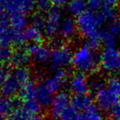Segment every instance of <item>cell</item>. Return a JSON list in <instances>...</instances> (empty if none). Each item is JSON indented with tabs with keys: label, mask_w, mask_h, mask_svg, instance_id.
I'll use <instances>...</instances> for the list:
<instances>
[{
	"label": "cell",
	"mask_w": 120,
	"mask_h": 120,
	"mask_svg": "<svg viewBox=\"0 0 120 120\" xmlns=\"http://www.w3.org/2000/svg\"><path fill=\"white\" fill-rule=\"evenodd\" d=\"M78 32L86 38L88 45L93 50L97 49L102 43V26L105 23L97 12L87 10L77 18Z\"/></svg>",
	"instance_id": "obj_1"
},
{
	"label": "cell",
	"mask_w": 120,
	"mask_h": 120,
	"mask_svg": "<svg viewBox=\"0 0 120 120\" xmlns=\"http://www.w3.org/2000/svg\"><path fill=\"white\" fill-rule=\"evenodd\" d=\"M72 64L80 73H93L100 66L99 56H98L95 50L85 45L79 47L74 52Z\"/></svg>",
	"instance_id": "obj_2"
},
{
	"label": "cell",
	"mask_w": 120,
	"mask_h": 120,
	"mask_svg": "<svg viewBox=\"0 0 120 120\" xmlns=\"http://www.w3.org/2000/svg\"><path fill=\"white\" fill-rule=\"evenodd\" d=\"M73 54L74 52L72 51L71 48L63 44L53 48L50 58L51 67L55 71L67 68L70 64H72Z\"/></svg>",
	"instance_id": "obj_3"
},
{
	"label": "cell",
	"mask_w": 120,
	"mask_h": 120,
	"mask_svg": "<svg viewBox=\"0 0 120 120\" xmlns=\"http://www.w3.org/2000/svg\"><path fill=\"white\" fill-rule=\"evenodd\" d=\"M64 15L59 8H52L45 16L44 34L48 38L54 39L59 34L60 28L64 20Z\"/></svg>",
	"instance_id": "obj_4"
},
{
	"label": "cell",
	"mask_w": 120,
	"mask_h": 120,
	"mask_svg": "<svg viewBox=\"0 0 120 120\" xmlns=\"http://www.w3.org/2000/svg\"><path fill=\"white\" fill-rule=\"evenodd\" d=\"M120 60V51L115 46H107L99 55V65L106 73L117 71Z\"/></svg>",
	"instance_id": "obj_5"
},
{
	"label": "cell",
	"mask_w": 120,
	"mask_h": 120,
	"mask_svg": "<svg viewBox=\"0 0 120 120\" xmlns=\"http://www.w3.org/2000/svg\"><path fill=\"white\" fill-rule=\"evenodd\" d=\"M71 98L66 92L60 91L55 93L49 105L51 115L54 118L60 117L61 114L71 106Z\"/></svg>",
	"instance_id": "obj_6"
},
{
	"label": "cell",
	"mask_w": 120,
	"mask_h": 120,
	"mask_svg": "<svg viewBox=\"0 0 120 120\" xmlns=\"http://www.w3.org/2000/svg\"><path fill=\"white\" fill-rule=\"evenodd\" d=\"M29 56L34 62L39 64H46L50 61L51 51L49 47L41 43L30 44L25 48Z\"/></svg>",
	"instance_id": "obj_7"
},
{
	"label": "cell",
	"mask_w": 120,
	"mask_h": 120,
	"mask_svg": "<svg viewBox=\"0 0 120 120\" xmlns=\"http://www.w3.org/2000/svg\"><path fill=\"white\" fill-rule=\"evenodd\" d=\"M36 0H8L5 11L9 15L15 12L27 15L35 8Z\"/></svg>",
	"instance_id": "obj_8"
},
{
	"label": "cell",
	"mask_w": 120,
	"mask_h": 120,
	"mask_svg": "<svg viewBox=\"0 0 120 120\" xmlns=\"http://www.w3.org/2000/svg\"><path fill=\"white\" fill-rule=\"evenodd\" d=\"M67 80V73L64 70H59L55 71L53 74L47 78L44 83L52 93H57L65 86Z\"/></svg>",
	"instance_id": "obj_9"
},
{
	"label": "cell",
	"mask_w": 120,
	"mask_h": 120,
	"mask_svg": "<svg viewBox=\"0 0 120 120\" xmlns=\"http://www.w3.org/2000/svg\"><path fill=\"white\" fill-rule=\"evenodd\" d=\"M69 87L74 95L85 94L90 90V80L85 74L78 72L71 77Z\"/></svg>",
	"instance_id": "obj_10"
},
{
	"label": "cell",
	"mask_w": 120,
	"mask_h": 120,
	"mask_svg": "<svg viewBox=\"0 0 120 120\" xmlns=\"http://www.w3.org/2000/svg\"><path fill=\"white\" fill-rule=\"evenodd\" d=\"M95 96L97 106L102 110H109L114 103L119 99V98L113 94L107 87L101 90L95 94Z\"/></svg>",
	"instance_id": "obj_11"
},
{
	"label": "cell",
	"mask_w": 120,
	"mask_h": 120,
	"mask_svg": "<svg viewBox=\"0 0 120 120\" xmlns=\"http://www.w3.org/2000/svg\"><path fill=\"white\" fill-rule=\"evenodd\" d=\"M78 27L77 20L72 16L64 17L61 24L59 35L65 40H71L77 35Z\"/></svg>",
	"instance_id": "obj_12"
},
{
	"label": "cell",
	"mask_w": 120,
	"mask_h": 120,
	"mask_svg": "<svg viewBox=\"0 0 120 120\" xmlns=\"http://www.w3.org/2000/svg\"><path fill=\"white\" fill-rule=\"evenodd\" d=\"M22 101L19 97L0 96V115L8 117L15 109L22 106Z\"/></svg>",
	"instance_id": "obj_13"
},
{
	"label": "cell",
	"mask_w": 120,
	"mask_h": 120,
	"mask_svg": "<svg viewBox=\"0 0 120 120\" xmlns=\"http://www.w3.org/2000/svg\"><path fill=\"white\" fill-rule=\"evenodd\" d=\"M120 35V25L119 23L112 22L108 24L102 29L101 34L102 42L107 46H114L116 38Z\"/></svg>",
	"instance_id": "obj_14"
},
{
	"label": "cell",
	"mask_w": 120,
	"mask_h": 120,
	"mask_svg": "<svg viewBox=\"0 0 120 120\" xmlns=\"http://www.w3.org/2000/svg\"><path fill=\"white\" fill-rule=\"evenodd\" d=\"M20 89L21 85L11 72L8 74L5 80L0 87V92L3 96L14 97L17 93L19 94Z\"/></svg>",
	"instance_id": "obj_15"
},
{
	"label": "cell",
	"mask_w": 120,
	"mask_h": 120,
	"mask_svg": "<svg viewBox=\"0 0 120 120\" xmlns=\"http://www.w3.org/2000/svg\"><path fill=\"white\" fill-rule=\"evenodd\" d=\"M93 105V99L88 93L85 94H77L71 97V106L78 111L86 110Z\"/></svg>",
	"instance_id": "obj_16"
},
{
	"label": "cell",
	"mask_w": 120,
	"mask_h": 120,
	"mask_svg": "<svg viewBox=\"0 0 120 120\" xmlns=\"http://www.w3.org/2000/svg\"><path fill=\"white\" fill-rule=\"evenodd\" d=\"M10 26L12 29L17 31H23L28 28V25L30 20L28 19L26 15L19 12H15L8 15Z\"/></svg>",
	"instance_id": "obj_17"
},
{
	"label": "cell",
	"mask_w": 120,
	"mask_h": 120,
	"mask_svg": "<svg viewBox=\"0 0 120 120\" xmlns=\"http://www.w3.org/2000/svg\"><path fill=\"white\" fill-rule=\"evenodd\" d=\"M31 60V57L26 49L19 48L13 51L12 57L11 59V64L15 66V67H26Z\"/></svg>",
	"instance_id": "obj_18"
},
{
	"label": "cell",
	"mask_w": 120,
	"mask_h": 120,
	"mask_svg": "<svg viewBox=\"0 0 120 120\" xmlns=\"http://www.w3.org/2000/svg\"><path fill=\"white\" fill-rule=\"evenodd\" d=\"M53 96V93L48 89L45 83H41L37 86L36 100L41 107L49 106Z\"/></svg>",
	"instance_id": "obj_19"
},
{
	"label": "cell",
	"mask_w": 120,
	"mask_h": 120,
	"mask_svg": "<svg viewBox=\"0 0 120 120\" xmlns=\"http://www.w3.org/2000/svg\"><path fill=\"white\" fill-rule=\"evenodd\" d=\"M37 93V85H35L33 80H31L28 83L21 86L19 92L18 97L22 102L30 99H36Z\"/></svg>",
	"instance_id": "obj_20"
},
{
	"label": "cell",
	"mask_w": 120,
	"mask_h": 120,
	"mask_svg": "<svg viewBox=\"0 0 120 120\" xmlns=\"http://www.w3.org/2000/svg\"><path fill=\"white\" fill-rule=\"evenodd\" d=\"M67 11L72 17H79L88 10L86 0H71L67 5Z\"/></svg>",
	"instance_id": "obj_21"
},
{
	"label": "cell",
	"mask_w": 120,
	"mask_h": 120,
	"mask_svg": "<svg viewBox=\"0 0 120 120\" xmlns=\"http://www.w3.org/2000/svg\"><path fill=\"white\" fill-rule=\"evenodd\" d=\"M97 13L105 24H109V23L114 22V20L117 18L118 11L116 10L114 6L104 5Z\"/></svg>",
	"instance_id": "obj_22"
},
{
	"label": "cell",
	"mask_w": 120,
	"mask_h": 120,
	"mask_svg": "<svg viewBox=\"0 0 120 120\" xmlns=\"http://www.w3.org/2000/svg\"><path fill=\"white\" fill-rule=\"evenodd\" d=\"M24 31L28 43L31 42V44H39L42 41L43 33L42 31L40 29L30 25L25 29Z\"/></svg>",
	"instance_id": "obj_23"
},
{
	"label": "cell",
	"mask_w": 120,
	"mask_h": 120,
	"mask_svg": "<svg viewBox=\"0 0 120 120\" xmlns=\"http://www.w3.org/2000/svg\"><path fill=\"white\" fill-rule=\"evenodd\" d=\"M11 73L15 76V77L16 78V80L19 81L21 86L32 80L30 71L26 67H15L14 71H12Z\"/></svg>",
	"instance_id": "obj_24"
},
{
	"label": "cell",
	"mask_w": 120,
	"mask_h": 120,
	"mask_svg": "<svg viewBox=\"0 0 120 120\" xmlns=\"http://www.w3.org/2000/svg\"><path fill=\"white\" fill-rule=\"evenodd\" d=\"M83 120H105V116L103 112H102L97 106L92 105L83 113Z\"/></svg>",
	"instance_id": "obj_25"
},
{
	"label": "cell",
	"mask_w": 120,
	"mask_h": 120,
	"mask_svg": "<svg viewBox=\"0 0 120 120\" xmlns=\"http://www.w3.org/2000/svg\"><path fill=\"white\" fill-rule=\"evenodd\" d=\"M22 107L30 117L40 115L42 108L36 99H30L23 102Z\"/></svg>",
	"instance_id": "obj_26"
},
{
	"label": "cell",
	"mask_w": 120,
	"mask_h": 120,
	"mask_svg": "<svg viewBox=\"0 0 120 120\" xmlns=\"http://www.w3.org/2000/svg\"><path fill=\"white\" fill-rule=\"evenodd\" d=\"M60 120H83V116L81 112L70 106L60 116Z\"/></svg>",
	"instance_id": "obj_27"
},
{
	"label": "cell",
	"mask_w": 120,
	"mask_h": 120,
	"mask_svg": "<svg viewBox=\"0 0 120 120\" xmlns=\"http://www.w3.org/2000/svg\"><path fill=\"white\" fill-rule=\"evenodd\" d=\"M105 87H106V84H105L104 80L101 77L94 76L90 80V90L94 94H96Z\"/></svg>",
	"instance_id": "obj_28"
},
{
	"label": "cell",
	"mask_w": 120,
	"mask_h": 120,
	"mask_svg": "<svg viewBox=\"0 0 120 120\" xmlns=\"http://www.w3.org/2000/svg\"><path fill=\"white\" fill-rule=\"evenodd\" d=\"M106 87L117 97L120 98V77H111L109 78Z\"/></svg>",
	"instance_id": "obj_29"
},
{
	"label": "cell",
	"mask_w": 120,
	"mask_h": 120,
	"mask_svg": "<svg viewBox=\"0 0 120 120\" xmlns=\"http://www.w3.org/2000/svg\"><path fill=\"white\" fill-rule=\"evenodd\" d=\"M12 54L13 51L10 48V46L3 45L0 44V64L5 65V64L11 62Z\"/></svg>",
	"instance_id": "obj_30"
},
{
	"label": "cell",
	"mask_w": 120,
	"mask_h": 120,
	"mask_svg": "<svg viewBox=\"0 0 120 120\" xmlns=\"http://www.w3.org/2000/svg\"><path fill=\"white\" fill-rule=\"evenodd\" d=\"M31 25L43 31L45 25V17H44L41 13H35L31 17Z\"/></svg>",
	"instance_id": "obj_31"
},
{
	"label": "cell",
	"mask_w": 120,
	"mask_h": 120,
	"mask_svg": "<svg viewBox=\"0 0 120 120\" xmlns=\"http://www.w3.org/2000/svg\"><path fill=\"white\" fill-rule=\"evenodd\" d=\"M10 28L9 17L4 11L0 12V38L5 33H6Z\"/></svg>",
	"instance_id": "obj_32"
},
{
	"label": "cell",
	"mask_w": 120,
	"mask_h": 120,
	"mask_svg": "<svg viewBox=\"0 0 120 120\" xmlns=\"http://www.w3.org/2000/svg\"><path fill=\"white\" fill-rule=\"evenodd\" d=\"M20 107L14 111L11 115L8 117V120H29L31 117L27 112L23 109L22 107Z\"/></svg>",
	"instance_id": "obj_33"
},
{
	"label": "cell",
	"mask_w": 120,
	"mask_h": 120,
	"mask_svg": "<svg viewBox=\"0 0 120 120\" xmlns=\"http://www.w3.org/2000/svg\"><path fill=\"white\" fill-rule=\"evenodd\" d=\"M52 5H53L51 0H36L35 8H37L41 13H48L52 8Z\"/></svg>",
	"instance_id": "obj_34"
},
{
	"label": "cell",
	"mask_w": 120,
	"mask_h": 120,
	"mask_svg": "<svg viewBox=\"0 0 120 120\" xmlns=\"http://www.w3.org/2000/svg\"><path fill=\"white\" fill-rule=\"evenodd\" d=\"M103 5H104L100 0H88L87 1L88 10L93 11V12H98Z\"/></svg>",
	"instance_id": "obj_35"
},
{
	"label": "cell",
	"mask_w": 120,
	"mask_h": 120,
	"mask_svg": "<svg viewBox=\"0 0 120 120\" xmlns=\"http://www.w3.org/2000/svg\"><path fill=\"white\" fill-rule=\"evenodd\" d=\"M109 112L112 119H120V99L114 103L109 109Z\"/></svg>",
	"instance_id": "obj_36"
},
{
	"label": "cell",
	"mask_w": 120,
	"mask_h": 120,
	"mask_svg": "<svg viewBox=\"0 0 120 120\" xmlns=\"http://www.w3.org/2000/svg\"><path fill=\"white\" fill-rule=\"evenodd\" d=\"M8 74L9 73H8L7 67H5V65L0 64V87H1L2 83H4Z\"/></svg>",
	"instance_id": "obj_37"
},
{
	"label": "cell",
	"mask_w": 120,
	"mask_h": 120,
	"mask_svg": "<svg viewBox=\"0 0 120 120\" xmlns=\"http://www.w3.org/2000/svg\"><path fill=\"white\" fill-rule=\"evenodd\" d=\"M52 2V5L56 8H60L63 6L67 5L71 0H51Z\"/></svg>",
	"instance_id": "obj_38"
},
{
	"label": "cell",
	"mask_w": 120,
	"mask_h": 120,
	"mask_svg": "<svg viewBox=\"0 0 120 120\" xmlns=\"http://www.w3.org/2000/svg\"><path fill=\"white\" fill-rule=\"evenodd\" d=\"M102 4L105 5H110V6H114L116 5L120 0H100Z\"/></svg>",
	"instance_id": "obj_39"
},
{
	"label": "cell",
	"mask_w": 120,
	"mask_h": 120,
	"mask_svg": "<svg viewBox=\"0 0 120 120\" xmlns=\"http://www.w3.org/2000/svg\"><path fill=\"white\" fill-rule=\"evenodd\" d=\"M8 0H0V12H3Z\"/></svg>",
	"instance_id": "obj_40"
},
{
	"label": "cell",
	"mask_w": 120,
	"mask_h": 120,
	"mask_svg": "<svg viewBox=\"0 0 120 120\" xmlns=\"http://www.w3.org/2000/svg\"><path fill=\"white\" fill-rule=\"evenodd\" d=\"M29 120H45V119H44V118L41 115H38V116H34L31 117Z\"/></svg>",
	"instance_id": "obj_41"
},
{
	"label": "cell",
	"mask_w": 120,
	"mask_h": 120,
	"mask_svg": "<svg viewBox=\"0 0 120 120\" xmlns=\"http://www.w3.org/2000/svg\"><path fill=\"white\" fill-rule=\"evenodd\" d=\"M117 23H119V25H120V9L118 11V13H117Z\"/></svg>",
	"instance_id": "obj_42"
},
{
	"label": "cell",
	"mask_w": 120,
	"mask_h": 120,
	"mask_svg": "<svg viewBox=\"0 0 120 120\" xmlns=\"http://www.w3.org/2000/svg\"><path fill=\"white\" fill-rule=\"evenodd\" d=\"M117 72L119 73V74L120 75V60H119V64H118V67H117Z\"/></svg>",
	"instance_id": "obj_43"
},
{
	"label": "cell",
	"mask_w": 120,
	"mask_h": 120,
	"mask_svg": "<svg viewBox=\"0 0 120 120\" xmlns=\"http://www.w3.org/2000/svg\"><path fill=\"white\" fill-rule=\"evenodd\" d=\"M0 120H5V117L0 115Z\"/></svg>",
	"instance_id": "obj_44"
},
{
	"label": "cell",
	"mask_w": 120,
	"mask_h": 120,
	"mask_svg": "<svg viewBox=\"0 0 120 120\" xmlns=\"http://www.w3.org/2000/svg\"><path fill=\"white\" fill-rule=\"evenodd\" d=\"M110 120H120V119H111Z\"/></svg>",
	"instance_id": "obj_45"
},
{
	"label": "cell",
	"mask_w": 120,
	"mask_h": 120,
	"mask_svg": "<svg viewBox=\"0 0 120 120\" xmlns=\"http://www.w3.org/2000/svg\"><path fill=\"white\" fill-rule=\"evenodd\" d=\"M49 120H57V119H49Z\"/></svg>",
	"instance_id": "obj_46"
},
{
	"label": "cell",
	"mask_w": 120,
	"mask_h": 120,
	"mask_svg": "<svg viewBox=\"0 0 120 120\" xmlns=\"http://www.w3.org/2000/svg\"><path fill=\"white\" fill-rule=\"evenodd\" d=\"M86 2H87V1H88V0H86Z\"/></svg>",
	"instance_id": "obj_47"
}]
</instances>
